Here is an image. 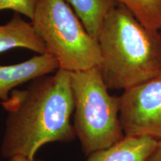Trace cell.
I'll list each match as a JSON object with an SVG mask.
<instances>
[{
	"mask_svg": "<svg viewBox=\"0 0 161 161\" xmlns=\"http://www.w3.org/2000/svg\"><path fill=\"white\" fill-rule=\"evenodd\" d=\"M70 74L59 69L53 75L36 78L25 89L14 90L8 99L1 102L8 112L1 146L4 158L34 159L43 145L75 139Z\"/></svg>",
	"mask_w": 161,
	"mask_h": 161,
	"instance_id": "1",
	"label": "cell"
},
{
	"mask_svg": "<svg viewBox=\"0 0 161 161\" xmlns=\"http://www.w3.org/2000/svg\"><path fill=\"white\" fill-rule=\"evenodd\" d=\"M160 31L143 25L123 5L110 10L98 37V67L108 90H127L161 73Z\"/></svg>",
	"mask_w": 161,
	"mask_h": 161,
	"instance_id": "2",
	"label": "cell"
},
{
	"mask_svg": "<svg viewBox=\"0 0 161 161\" xmlns=\"http://www.w3.org/2000/svg\"><path fill=\"white\" fill-rule=\"evenodd\" d=\"M75 136L86 155L111 146L125 136L119 96H111L98 66L71 72Z\"/></svg>",
	"mask_w": 161,
	"mask_h": 161,
	"instance_id": "3",
	"label": "cell"
},
{
	"mask_svg": "<svg viewBox=\"0 0 161 161\" xmlns=\"http://www.w3.org/2000/svg\"><path fill=\"white\" fill-rule=\"evenodd\" d=\"M31 23L59 69L76 72L99 66L98 40L88 33L66 0H37Z\"/></svg>",
	"mask_w": 161,
	"mask_h": 161,
	"instance_id": "4",
	"label": "cell"
},
{
	"mask_svg": "<svg viewBox=\"0 0 161 161\" xmlns=\"http://www.w3.org/2000/svg\"><path fill=\"white\" fill-rule=\"evenodd\" d=\"M119 101L125 136L161 140V73L125 90Z\"/></svg>",
	"mask_w": 161,
	"mask_h": 161,
	"instance_id": "5",
	"label": "cell"
},
{
	"mask_svg": "<svg viewBox=\"0 0 161 161\" xmlns=\"http://www.w3.org/2000/svg\"><path fill=\"white\" fill-rule=\"evenodd\" d=\"M59 69L56 58L46 52L12 65H0V100L8 99L15 87Z\"/></svg>",
	"mask_w": 161,
	"mask_h": 161,
	"instance_id": "6",
	"label": "cell"
},
{
	"mask_svg": "<svg viewBox=\"0 0 161 161\" xmlns=\"http://www.w3.org/2000/svg\"><path fill=\"white\" fill-rule=\"evenodd\" d=\"M158 142L148 136H125L111 146L89 154L86 161H148Z\"/></svg>",
	"mask_w": 161,
	"mask_h": 161,
	"instance_id": "7",
	"label": "cell"
},
{
	"mask_svg": "<svg viewBox=\"0 0 161 161\" xmlns=\"http://www.w3.org/2000/svg\"><path fill=\"white\" fill-rule=\"evenodd\" d=\"M20 15L14 12L7 23L0 25V53L16 48L31 50L39 55L46 53L45 44L33 25Z\"/></svg>",
	"mask_w": 161,
	"mask_h": 161,
	"instance_id": "8",
	"label": "cell"
},
{
	"mask_svg": "<svg viewBox=\"0 0 161 161\" xmlns=\"http://www.w3.org/2000/svg\"><path fill=\"white\" fill-rule=\"evenodd\" d=\"M88 33L98 40L104 18L116 5L115 0H66Z\"/></svg>",
	"mask_w": 161,
	"mask_h": 161,
	"instance_id": "9",
	"label": "cell"
},
{
	"mask_svg": "<svg viewBox=\"0 0 161 161\" xmlns=\"http://www.w3.org/2000/svg\"><path fill=\"white\" fill-rule=\"evenodd\" d=\"M150 29H161V0H115Z\"/></svg>",
	"mask_w": 161,
	"mask_h": 161,
	"instance_id": "10",
	"label": "cell"
},
{
	"mask_svg": "<svg viewBox=\"0 0 161 161\" xmlns=\"http://www.w3.org/2000/svg\"><path fill=\"white\" fill-rule=\"evenodd\" d=\"M37 2V0H0V11L12 10L31 20Z\"/></svg>",
	"mask_w": 161,
	"mask_h": 161,
	"instance_id": "11",
	"label": "cell"
},
{
	"mask_svg": "<svg viewBox=\"0 0 161 161\" xmlns=\"http://www.w3.org/2000/svg\"><path fill=\"white\" fill-rule=\"evenodd\" d=\"M148 161H161V140L158 142L155 149L153 152Z\"/></svg>",
	"mask_w": 161,
	"mask_h": 161,
	"instance_id": "12",
	"label": "cell"
},
{
	"mask_svg": "<svg viewBox=\"0 0 161 161\" xmlns=\"http://www.w3.org/2000/svg\"><path fill=\"white\" fill-rule=\"evenodd\" d=\"M8 161H43L42 160H36V159H29L26 158H23V157H14L8 159Z\"/></svg>",
	"mask_w": 161,
	"mask_h": 161,
	"instance_id": "13",
	"label": "cell"
}]
</instances>
